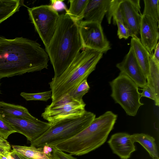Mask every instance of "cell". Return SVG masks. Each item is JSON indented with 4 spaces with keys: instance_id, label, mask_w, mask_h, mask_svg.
Wrapping results in <instances>:
<instances>
[{
    "instance_id": "obj_1",
    "label": "cell",
    "mask_w": 159,
    "mask_h": 159,
    "mask_svg": "<svg viewBox=\"0 0 159 159\" xmlns=\"http://www.w3.org/2000/svg\"><path fill=\"white\" fill-rule=\"evenodd\" d=\"M49 60L45 50L34 41L0 36V79L47 69Z\"/></svg>"
},
{
    "instance_id": "obj_2",
    "label": "cell",
    "mask_w": 159,
    "mask_h": 159,
    "mask_svg": "<svg viewBox=\"0 0 159 159\" xmlns=\"http://www.w3.org/2000/svg\"><path fill=\"white\" fill-rule=\"evenodd\" d=\"M83 48L78 24L66 13L60 15L54 34L45 48L54 71L61 75Z\"/></svg>"
},
{
    "instance_id": "obj_3",
    "label": "cell",
    "mask_w": 159,
    "mask_h": 159,
    "mask_svg": "<svg viewBox=\"0 0 159 159\" xmlns=\"http://www.w3.org/2000/svg\"><path fill=\"white\" fill-rule=\"evenodd\" d=\"M117 115L108 111L95 118L86 128L77 134L52 148L72 155L87 154L100 147L106 141L113 128Z\"/></svg>"
},
{
    "instance_id": "obj_4",
    "label": "cell",
    "mask_w": 159,
    "mask_h": 159,
    "mask_svg": "<svg viewBox=\"0 0 159 159\" xmlns=\"http://www.w3.org/2000/svg\"><path fill=\"white\" fill-rule=\"evenodd\" d=\"M103 53L83 48L65 71L60 76L53 77L49 83L52 92V102L59 100L74 90L95 69Z\"/></svg>"
},
{
    "instance_id": "obj_5",
    "label": "cell",
    "mask_w": 159,
    "mask_h": 159,
    "mask_svg": "<svg viewBox=\"0 0 159 159\" xmlns=\"http://www.w3.org/2000/svg\"><path fill=\"white\" fill-rule=\"evenodd\" d=\"M96 117L92 112L86 111L82 116L62 120L51 125L40 137L31 143L30 146L51 148L56 145L70 139L87 127Z\"/></svg>"
},
{
    "instance_id": "obj_6",
    "label": "cell",
    "mask_w": 159,
    "mask_h": 159,
    "mask_svg": "<svg viewBox=\"0 0 159 159\" xmlns=\"http://www.w3.org/2000/svg\"><path fill=\"white\" fill-rule=\"evenodd\" d=\"M110 84L111 96L115 102L121 107L127 115L135 116L140 107L144 105L140 101L141 97L138 86L121 72L110 82Z\"/></svg>"
},
{
    "instance_id": "obj_7",
    "label": "cell",
    "mask_w": 159,
    "mask_h": 159,
    "mask_svg": "<svg viewBox=\"0 0 159 159\" xmlns=\"http://www.w3.org/2000/svg\"><path fill=\"white\" fill-rule=\"evenodd\" d=\"M30 18L45 48L52 39L60 15L50 5H41L28 8Z\"/></svg>"
},
{
    "instance_id": "obj_8",
    "label": "cell",
    "mask_w": 159,
    "mask_h": 159,
    "mask_svg": "<svg viewBox=\"0 0 159 159\" xmlns=\"http://www.w3.org/2000/svg\"><path fill=\"white\" fill-rule=\"evenodd\" d=\"M84 101L79 102L64 96L47 106L41 116L51 125L62 120L82 116L86 111Z\"/></svg>"
},
{
    "instance_id": "obj_9",
    "label": "cell",
    "mask_w": 159,
    "mask_h": 159,
    "mask_svg": "<svg viewBox=\"0 0 159 159\" xmlns=\"http://www.w3.org/2000/svg\"><path fill=\"white\" fill-rule=\"evenodd\" d=\"M78 23L83 48L103 53L111 49L110 43L104 34L101 23L83 21Z\"/></svg>"
},
{
    "instance_id": "obj_10",
    "label": "cell",
    "mask_w": 159,
    "mask_h": 159,
    "mask_svg": "<svg viewBox=\"0 0 159 159\" xmlns=\"http://www.w3.org/2000/svg\"><path fill=\"white\" fill-rule=\"evenodd\" d=\"M0 115L16 132L24 135L30 143L41 136L51 126L48 122L40 120L35 122L8 115Z\"/></svg>"
},
{
    "instance_id": "obj_11",
    "label": "cell",
    "mask_w": 159,
    "mask_h": 159,
    "mask_svg": "<svg viewBox=\"0 0 159 159\" xmlns=\"http://www.w3.org/2000/svg\"><path fill=\"white\" fill-rule=\"evenodd\" d=\"M140 0H121L119 8L124 24L132 37L137 36L142 14L140 11Z\"/></svg>"
},
{
    "instance_id": "obj_12",
    "label": "cell",
    "mask_w": 159,
    "mask_h": 159,
    "mask_svg": "<svg viewBox=\"0 0 159 159\" xmlns=\"http://www.w3.org/2000/svg\"><path fill=\"white\" fill-rule=\"evenodd\" d=\"M116 66L120 70V72L128 77L139 87L143 88L147 85L146 78L131 47L123 60L117 63Z\"/></svg>"
},
{
    "instance_id": "obj_13",
    "label": "cell",
    "mask_w": 159,
    "mask_h": 159,
    "mask_svg": "<svg viewBox=\"0 0 159 159\" xmlns=\"http://www.w3.org/2000/svg\"><path fill=\"white\" fill-rule=\"evenodd\" d=\"M158 22L151 17L142 15L139 33L142 44L151 54L158 43L159 34Z\"/></svg>"
},
{
    "instance_id": "obj_14",
    "label": "cell",
    "mask_w": 159,
    "mask_h": 159,
    "mask_svg": "<svg viewBox=\"0 0 159 159\" xmlns=\"http://www.w3.org/2000/svg\"><path fill=\"white\" fill-rule=\"evenodd\" d=\"M107 143L114 153L121 159H128L135 150L134 142L128 133L119 132L112 134Z\"/></svg>"
},
{
    "instance_id": "obj_15",
    "label": "cell",
    "mask_w": 159,
    "mask_h": 159,
    "mask_svg": "<svg viewBox=\"0 0 159 159\" xmlns=\"http://www.w3.org/2000/svg\"><path fill=\"white\" fill-rule=\"evenodd\" d=\"M111 0H89L81 21L97 22L101 24Z\"/></svg>"
},
{
    "instance_id": "obj_16",
    "label": "cell",
    "mask_w": 159,
    "mask_h": 159,
    "mask_svg": "<svg viewBox=\"0 0 159 159\" xmlns=\"http://www.w3.org/2000/svg\"><path fill=\"white\" fill-rule=\"evenodd\" d=\"M130 44L136 60L146 78L149 72L151 53L142 44L140 39L137 36L132 37Z\"/></svg>"
},
{
    "instance_id": "obj_17",
    "label": "cell",
    "mask_w": 159,
    "mask_h": 159,
    "mask_svg": "<svg viewBox=\"0 0 159 159\" xmlns=\"http://www.w3.org/2000/svg\"><path fill=\"white\" fill-rule=\"evenodd\" d=\"M0 113L21 118L35 122L39 121L26 108L21 106L0 102Z\"/></svg>"
},
{
    "instance_id": "obj_18",
    "label": "cell",
    "mask_w": 159,
    "mask_h": 159,
    "mask_svg": "<svg viewBox=\"0 0 159 159\" xmlns=\"http://www.w3.org/2000/svg\"><path fill=\"white\" fill-rule=\"evenodd\" d=\"M134 142L141 145L153 159H159V153L155 139L143 133H136L131 135Z\"/></svg>"
},
{
    "instance_id": "obj_19",
    "label": "cell",
    "mask_w": 159,
    "mask_h": 159,
    "mask_svg": "<svg viewBox=\"0 0 159 159\" xmlns=\"http://www.w3.org/2000/svg\"><path fill=\"white\" fill-rule=\"evenodd\" d=\"M151 54L149 57V72L146 78L148 85L154 92L159 106V64L153 60Z\"/></svg>"
},
{
    "instance_id": "obj_20",
    "label": "cell",
    "mask_w": 159,
    "mask_h": 159,
    "mask_svg": "<svg viewBox=\"0 0 159 159\" xmlns=\"http://www.w3.org/2000/svg\"><path fill=\"white\" fill-rule=\"evenodd\" d=\"M13 150L29 159H55L52 154L47 155L43 148L12 145Z\"/></svg>"
},
{
    "instance_id": "obj_21",
    "label": "cell",
    "mask_w": 159,
    "mask_h": 159,
    "mask_svg": "<svg viewBox=\"0 0 159 159\" xmlns=\"http://www.w3.org/2000/svg\"><path fill=\"white\" fill-rule=\"evenodd\" d=\"M21 5L19 0H0V24L18 11Z\"/></svg>"
},
{
    "instance_id": "obj_22",
    "label": "cell",
    "mask_w": 159,
    "mask_h": 159,
    "mask_svg": "<svg viewBox=\"0 0 159 159\" xmlns=\"http://www.w3.org/2000/svg\"><path fill=\"white\" fill-rule=\"evenodd\" d=\"M89 0H70V7L65 13L78 22L82 20L84 11Z\"/></svg>"
},
{
    "instance_id": "obj_23",
    "label": "cell",
    "mask_w": 159,
    "mask_h": 159,
    "mask_svg": "<svg viewBox=\"0 0 159 159\" xmlns=\"http://www.w3.org/2000/svg\"><path fill=\"white\" fill-rule=\"evenodd\" d=\"M144 7L142 15L149 16L159 22V0H144Z\"/></svg>"
},
{
    "instance_id": "obj_24",
    "label": "cell",
    "mask_w": 159,
    "mask_h": 159,
    "mask_svg": "<svg viewBox=\"0 0 159 159\" xmlns=\"http://www.w3.org/2000/svg\"><path fill=\"white\" fill-rule=\"evenodd\" d=\"M89 89L90 87L87 82V79H85L74 90L64 96L78 102H83V97L89 92Z\"/></svg>"
},
{
    "instance_id": "obj_25",
    "label": "cell",
    "mask_w": 159,
    "mask_h": 159,
    "mask_svg": "<svg viewBox=\"0 0 159 159\" xmlns=\"http://www.w3.org/2000/svg\"><path fill=\"white\" fill-rule=\"evenodd\" d=\"M20 95L27 101L38 100L46 102L51 98L52 91L35 93L21 92Z\"/></svg>"
},
{
    "instance_id": "obj_26",
    "label": "cell",
    "mask_w": 159,
    "mask_h": 159,
    "mask_svg": "<svg viewBox=\"0 0 159 159\" xmlns=\"http://www.w3.org/2000/svg\"><path fill=\"white\" fill-rule=\"evenodd\" d=\"M116 23L118 26L117 35L119 39H126L130 36L129 30L124 24L122 16H119L116 17Z\"/></svg>"
},
{
    "instance_id": "obj_27",
    "label": "cell",
    "mask_w": 159,
    "mask_h": 159,
    "mask_svg": "<svg viewBox=\"0 0 159 159\" xmlns=\"http://www.w3.org/2000/svg\"><path fill=\"white\" fill-rule=\"evenodd\" d=\"M121 0H111L108 9L106 14L107 21L109 24L111 23L112 19H114L117 12Z\"/></svg>"
},
{
    "instance_id": "obj_28",
    "label": "cell",
    "mask_w": 159,
    "mask_h": 159,
    "mask_svg": "<svg viewBox=\"0 0 159 159\" xmlns=\"http://www.w3.org/2000/svg\"><path fill=\"white\" fill-rule=\"evenodd\" d=\"M16 132L10 125L2 118L0 115V134L7 139L9 135Z\"/></svg>"
},
{
    "instance_id": "obj_29",
    "label": "cell",
    "mask_w": 159,
    "mask_h": 159,
    "mask_svg": "<svg viewBox=\"0 0 159 159\" xmlns=\"http://www.w3.org/2000/svg\"><path fill=\"white\" fill-rule=\"evenodd\" d=\"M11 147L9 143L0 134V154L7 155L10 152Z\"/></svg>"
},
{
    "instance_id": "obj_30",
    "label": "cell",
    "mask_w": 159,
    "mask_h": 159,
    "mask_svg": "<svg viewBox=\"0 0 159 159\" xmlns=\"http://www.w3.org/2000/svg\"><path fill=\"white\" fill-rule=\"evenodd\" d=\"M52 154L55 159H77L70 154L55 149H52Z\"/></svg>"
},
{
    "instance_id": "obj_31",
    "label": "cell",
    "mask_w": 159,
    "mask_h": 159,
    "mask_svg": "<svg viewBox=\"0 0 159 159\" xmlns=\"http://www.w3.org/2000/svg\"><path fill=\"white\" fill-rule=\"evenodd\" d=\"M142 92L140 93L141 97H143L151 99L154 101L155 105L157 106L155 94L151 88L147 85L143 88Z\"/></svg>"
},
{
    "instance_id": "obj_32",
    "label": "cell",
    "mask_w": 159,
    "mask_h": 159,
    "mask_svg": "<svg viewBox=\"0 0 159 159\" xmlns=\"http://www.w3.org/2000/svg\"><path fill=\"white\" fill-rule=\"evenodd\" d=\"M50 2V5L54 10L57 12L63 10L66 12L68 9L64 0H52Z\"/></svg>"
},
{
    "instance_id": "obj_33",
    "label": "cell",
    "mask_w": 159,
    "mask_h": 159,
    "mask_svg": "<svg viewBox=\"0 0 159 159\" xmlns=\"http://www.w3.org/2000/svg\"><path fill=\"white\" fill-rule=\"evenodd\" d=\"M153 60L157 64H159V43L158 42L155 49L154 53L152 55Z\"/></svg>"
},
{
    "instance_id": "obj_34",
    "label": "cell",
    "mask_w": 159,
    "mask_h": 159,
    "mask_svg": "<svg viewBox=\"0 0 159 159\" xmlns=\"http://www.w3.org/2000/svg\"><path fill=\"white\" fill-rule=\"evenodd\" d=\"M11 152L14 159H29L13 149Z\"/></svg>"
},
{
    "instance_id": "obj_35",
    "label": "cell",
    "mask_w": 159,
    "mask_h": 159,
    "mask_svg": "<svg viewBox=\"0 0 159 159\" xmlns=\"http://www.w3.org/2000/svg\"><path fill=\"white\" fill-rule=\"evenodd\" d=\"M43 148V152L45 154L47 155L52 154V149L51 147L47 146H45Z\"/></svg>"
},
{
    "instance_id": "obj_36",
    "label": "cell",
    "mask_w": 159,
    "mask_h": 159,
    "mask_svg": "<svg viewBox=\"0 0 159 159\" xmlns=\"http://www.w3.org/2000/svg\"><path fill=\"white\" fill-rule=\"evenodd\" d=\"M7 157L8 159H14L13 157L11 155V152H9L7 155Z\"/></svg>"
},
{
    "instance_id": "obj_37",
    "label": "cell",
    "mask_w": 159,
    "mask_h": 159,
    "mask_svg": "<svg viewBox=\"0 0 159 159\" xmlns=\"http://www.w3.org/2000/svg\"><path fill=\"white\" fill-rule=\"evenodd\" d=\"M7 155H3L0 154V159H8L7 157Z\"/></svg>"
},
{
    "instance_id": "obj_38",
    "label": "cell",
    "mask_w": 159,
    "mask_h": 159,
    "mask_svg": "<svg viewBox=\"0 0 159 159\" xmlns=\"http://www.w3.org/2000/svg\"></svg>"
}]
</instances>
